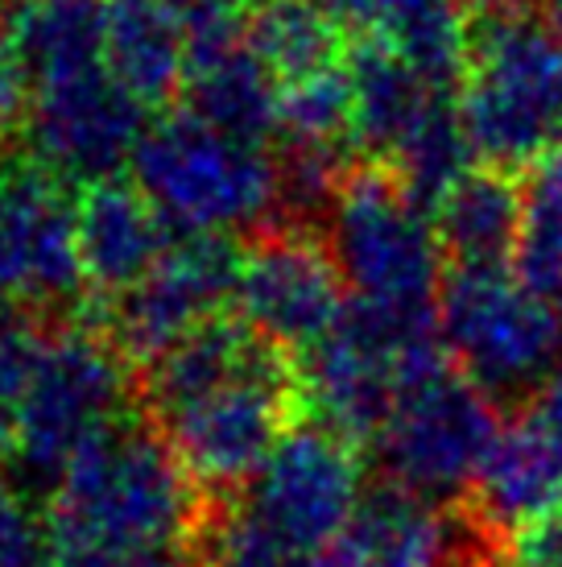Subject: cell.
<instances>
[{
  "instance_id": "cell-15",
  "label": "cell",
  "mask_w": 562,
  "mask_h": 567,
  "mask_svg": "<svg viewBox=\"0 0 562 567\" xmlns=\"http://www.w3.org/2000/svg\"><path fill=\"white\" fill-rule=\"evenodd\" d=\"M75 237L87 290L104 302L145 282L174 245L170 224L157 216L137 183L121 178L83 187L75 204Z\"/></svg>"
},
{
  "instance_id": "cell-31",
  "label": "cell",
  "mask_w": 562,
  "mask_h": 567,
  "mask_svg": "<svg viewBox=\"0 0 562 567\" xmlns=\"http://www.w3.org/2000/svg\"><path fill=\"white\" fill-rule=\"evenodd\" d=\"M125 567H204L195 555V543H170V547H157V551L137 555Z\"/></svg>"
},
{
  "instance_id": "cell-1",
  "label": "cell",
  "mask_w": 562,
  "mask_h": 567,
  "mask_svg": "<svg viewBox=\"0 0 562 567\" xmlns=\"http://www.w3.org/2000/svg\"><path fill=\"white\" fill-rule=\"evenodd\" d=\"M207 497L190 485L166 440L128 419L95 440L54 485L50 547L63 567H125L137 555L190 543Z\"/></svg>"
},
{
  "instance_id": "cell-18",
  "label": "cell",
  "mask_w": 562,
  "mask_h": 567,
  "mask_svg": "<svg viewBox=\"0 0 562 567\" xmlns=\"http://www.w3.org/2000/svg\"><path fill=\"white\" fill-rule=\"evenodd\" d=\"M281 357H290V352L261 340L236 311L207 319L204 328L190 331L183 344H174L166 357H157L154 364L140 369V414L149 423H157L174 410L190 406L195 398L211 394V390L236 378H249V373L281 361Z\"/></svg>"
},
{
  "instance_id": "cell-9",
  "label": "cell",
  "mask_w": 562,
  "mask_h": 567,
  "mask_svg": "<svg viewBox=\"0 0 562 567\" xmlns=\"http://www.w3.org/2000/svg\"><path fill=\"white\" fill-rule=\"evenodd\" d=\"M364 493L356 443L302 419L285 431L240 502L290 551L311 555L344 535Z\"/></svg>"
},
{
  "instance_id": "cell-8",
  "label": "cell",
  "mask_w": 562,
  "mask_h": 567,
  "mask_svg": "<svg viewBox=\"0 0 562 567\" xmlns=\"http://www.w3.org/2000/svg\"><path fill=\"white\" fill-rule=\"evenodd\" d=\"M294 423H302L298 361L281 357L157 419L154 431L207 502H232L266 468Z\"/></svg>"
},
{
  "instance_id": "cell-3",
  "label": "cell",
  "mask_w": 562,
  "mask_h": 567,
  "mask_svg": "<svg viewBox=\"0 0 562 567\" xmlns=\"http://www.w3.org/2000/svg\"><path fill=\"white\" fill-rule=\"evenodd\" d=\"M133 183L174 237H261L278 224V162L178 109L149 121Z\"/></svg>"
},
{
  "instance_id": "cell-25",
  "label": "cell",
  "mask_w": 562,
  "mask_h": 567,
  "mask_svg": "<svg viewBox=\"0 0 562 567\" xmlns=\"http://www.w3.org/2000/svg\"><path fill=\"white\" fill-rule=\"evenodd\" d=\"M397 183L406 187V195L430 216L435 204L447 190L464 178L468 171H476V150L468 142V128L459 121V104L455 95H438L435 104L426 109L418 125L409 128L402 145L385 162Z\"/></svg>"
},
{
  "instance_id": "cell-24",
  "label": "cell",
  "mask_w": 562,
  "mask_h": 567,
  "mask_svg": "<svg viewBox=\"0 0 562 567\" xmlns=\"http://www.w3.org/2000/svg\"><path fill=\"white\" fill-rule=\"evenodd\" d=\"M249 50L281 83L347 63V30L323 0H261L249 13Z\"/></svg>"
},
{
  "instance_id": "cell-10",
  "label": "cell",
  "mask_w": 562,
  "mask_h": 567,
  "mask_svg": "<svg viewBox=\"0 0 562 567\" xmlns=\"http://www.w3.org/2000/svg\"><path fill=\"white\" fill-rule=\"evenodd\" d=\"M244 266V245L232 237H174L162 266L108 302L104 336L128 364H154L207 319L228 316Z\"/></svg>"
},
{
  "instance_id": "cell-37",
  "label": "cell",
  "mask_w": 562,
  "mask_h": 567,
  "mask_svg": "<svg viewBox=\"0 0 562 567\" xmlns=\"http://www.w3.org/2000/svg\"><path fill=\"white\" fill-rule=\"evenodd\" d=\"M54 567H63V564H54Z\"/></svg>"
},
{
  "instance_id": "cell-28",
  "label": "cell",
  "mask_w": 562,
  "mask_h": 567,
  "mask_svg": "<svg viewBox=\"0 0 562 567\" xmlns=\"http://www.w3.org/2000/svg\"><path fill=\"white\" fill-rule=\"evenodd\" d=\"M504 567H562V505L504 543Z\"/></svg>"
},
{
  "instance_id": "cell-5",
  "label": "cell",
  "mask_w": 562,
  "mask_h": 567,
  "mask_svg": "<svg viewBox=\"0 0 562 567\" xmlns=\"http://www.w3.org/2000/svg\"><path fill=\"white\" fill-rule=\"evenodd\" d=\"M438 336L459 373L497 406H517L562 364V311L513 266H451L438 286Z\"/></svg>"
},
{
  "instance_id": "cell-2",
  "label": "cell",
  "mask_w": 562,
  "mask_h": 567,
  "mask_svg": "<svg viewBox=\"0 0 562 567\" xmlns=\"http://www.w3.org/2000/svg\"><path fill=\"white\" fill-rule=\"evenodd\" d=\"M455 104L480 166L525 174L562 150V42L533 13L471 17Z\"/></svg>"
},
{
  "instance_id": "cell-20",
  "label": "cell",
  "mask_w": 562,
  "mask_h": 567,
  "mask_svg": "<svg viewBox=\"0 0 562 567\" xmlns=\"http://www.w3.org/2000/svg\"><path fill=\"white\" fill-rule=\"evenodd\" d=\"M104 71L140 109L183 95L187 42L166 0H104Z\"/></svg>"
},
{
  "instance_id": "cell-11",
  "label": "cell",
  "mask_w": 562,
  "mask_h": 567,
  "mask_svg": "<svg viewBox=\"0 0 562 567\" xmlns=\"http://www.w3.org/2000/svg\"><path fill=\"white\" fill-rule=\"evenodd\" d=\"M145 128L149 109H140L104 66L33 87L25 109L33 166L79 187L112 183L133 166Z\"/></svg>"
},
{
  "instance_id": "cell-35",
  "label": "cell",
  "mask_w": 562,
  "mask_h": 567,
  "mask_svg": "<svg viewBox=\"0 0 562 567\" xmlns=\"http://www.w3.org/2000/svg\"><path fill=\"white\" fill-rule=\"evenodd\" d=\"M4 452H13V419L9 414H0V456Z\"/></svg>"
},
{
  "instance_id": "cell-4",
  "label": "cell",
  "mask_w": 562,
  "mask_h": 567,
  "mask_svg": "<svg viewBox=\"0 0 562 567\" xmlns=\"http://www.w3.org/2000/svg\"><path fill=\"white\" fill-rule=\"evenodd\" d=\"M137 378L104 328H59L46 336L13 419L17 468L33 485H59L95 440L133 419Z\"/></svg>"
},
{
  "instance_id": "cell-12",
  "label": "cell",
  "mask_w": 562,
  "mask_h": 567,
  "mask_svg": "<svg viewBox=\"0 0 562 567\" xmlns=\"http://www.w3.org/2000/svg\"><path fill=\"white\" fill-rule=\"evenodd\" d=\"M232 307L261 340L298 361L344 316L347 286L319 233L269 228L244 249Z\"/></svg>"
},
{
  "instance_id": "cell-32",
  "label": "cell",
  "mask_w": 562,
  "mask_h": 567,
  "mask_svg": "<svg viewBox=\"0 0 562 567\" xmlns=\"http://www.w3.org/2000/svg\"><path fill=\"white\" fill-rule=\"evenodd\" d=\"M471 17H488V13H530L533 0H468Z\"/></svg>"
},
{
  "instance_id": "cell-21",
  "label": "cell",
  "mask_w": 562,
  "mask_h": 567,
  "mask_svg": "<svg viewBox=\"0 0 562 567\" xmlns=\"http://www.w3.org/2000/svg\"><path fill=\"white\" fill-rule=\"evenodd\" d=\"M278 80L249 47L187 66L183 112L199 125L257 150L278 145Z\"/></svg>"
},
{
  "instance_id": "cell-29",
  "label": "cell",
  "mask_w": 562,
  "mask_h": 567,
  "mask_svg": "<svg viewBox=\"0 0 562 567\" xmlns=\"http://www.w3.org/2000/svg\"><path fill=\"white\" fill-rule=\"evenodd\" d=\"M30 75H25V66H21V59L13 54V47H9V38L0 33V125H9V121H17L21 112L30 109Z\"/></svg>"
},
{
  "instance_id": "cell-17",
  "label": "cell",
  "mask_w": 562,
  "mask_h": 567,
  "mask_svg": "<svg viewBox=\"0 0 562 567\" xmlns=\"http://www.w3.org/2000/svg\"><path fill=\"white\" fill-rule=\"evenodd\" d=\"M335 21L368 47L406 59L438 92H459L471 54L468 0H323Z\"/></svg>"
},
{
  "instance_id": "cell-13",
  "label": "cell",
  "mask_w": 562,
  "mask_h": 567,
  "mask_svg": "<svg viewBox=\"0 0 562 567\" xmlns=\"http://www.w3.org/2000/svg\"><path fill=\"white\" fill-rule=\"evenodd\" d=\"M87 290L75 207L38 166L0 174V311H63Z\"/></svg>"
},
{
  "instance_id": "cell-19",
  "label": "cell",
  "mask_w": 562,
  "mask_h": 567,
  "mask_svg": "<svg viewBox=\"0 0 562 567\" xmlns=\"http://www.w3.org/2000/svg\"><path fill=\"white\" fill-rule=\"evenodd\" d=\"M438 249L451 266H513L525 233V195L513 174L476 166L430 212Z\"/></svg>"
},
{
  "instance_id": "cell-34",
  "label": "cell",
  "mask_w": 562,
  "mask_h": 567,
  "mask_svg": "<svg viewBox=\"0 0 562 567\" xmlns=\"http://www.w3.org/2000/svg\"><path fill=\"white\" fill-rule=\"evenodd\" d=\"M294 567H344V564H340V555H335V547H323V551L298 555Z\"/></svg>"
},
{
  "instance_id": "cell-14",
  "label": "cell",
  "mask_w": 562,
  "mask_h": 567,
  "mask_svg": "<svg viewBox=\"0 0 562 567\" xmlns=\"http://www.w3.org/2000/svg\"><path fill=\"white\" fill-rule=\"evenodd\" d=\"M331 547L344 567H497L500 543L464 502L438 505L376 481Z\"/></svg>"
},
{
  "instance_id": "cell-23",
  "label": "cell",
  "mask_w": 562,
  "mask_h": 567,
  "mask_svg": "<svg viewBox=\"0 0 562 567\" xmlns=\"http://www.w3.org/2000/svg\"><path fill=\"white\" fill-rule=\"evenodd\" d=\"M347 80H352V150L373 162H389V154L426 116V109L438 95H447L422 80L406 59L368 42L347 50Z\"/></svg>"
},
{
  "instance_id": "cell-36",
  "label": "cell",
  "mask_w": 562,
  "mask_h": 567,
  "mask_svg": "<svg viewBox=\"0 0 562 567\" xmlns=\"http://www.w3.org/2000/svg\"><path fill=\"white\" fill-rule=\"evenodd\" d=\"M249 4H261V0H249Z\"/></svg>"
},
{
  "instance_id": "cell-6",
  "label": "cell",
  "mask_w": 562,
  "mask_h": 567,
  "mask_svg": "<svg viewBox=\"0 0 562 567\" xmlns=\"http://www.w3.org/2000/svg\"><path fill=\"white\" fill-rule=\"evenodd\" d=\"M335 266L352 299L435 311L443 286V249L422 212L385 162L360 158L347 166L340 195L323 224Z\"/></svg>"
},
{
  "instance_id": "cell-22",
  "label": "cell",
  "mask_w": 562,
  "mask_h": 567,
  "mask_svg": "<svg viewBox=\"0 0 562 567\" xmlns=\"http://www.w3.org/2000/svg\"><path fill=\"white\" fill-rule=\"evenodd\" d=\"M0 33L33 87L104 66V0H13Z\"/></svg>"
},
{
  "instance_id": "cell-16",
  "label": "cell",
  "mask_w": 562,
  "mask_h": 567,
  "mask_svg": "<svg viewBox=\"0 0 562 567\" xmlns=\"http://www.w3.org/2000/svg\"><path fill=\"white\" fill-rule=\"evenodd\" d=\"M468 514L497 543L533 526L562 505V447L533 414H513L488 447L480 473L471 481Z\"/></svg>"
},
{
  "instance_id": "cell-27",
  "label": "cell",
  "mask_w": 562,
  "mask_h": 567,
  "mask_svg": "<svg viewBox=\"0 0 562 567\" xmlns=\"http://www.w3.org/2000/svg\"><path fill=\"white\" fill-rule=\"evenodd\" d=\"M50 547L46 514L13 485H0V567H46Z\"/></svg>"
},
{
  "instance_id": "cell-30",
  "label": "cell",
  "mask_w": 562,
  "mask_h": 567,
  "mask_svg": "<svg viewBox=\"0 0 562 567\" xmlns=\"http://www.w3.org/2000/svg\"><path fill=\"white\" fill-rule=\"evenodd\" d=\"M530 414L547 426V435L550 440H559V447H562V364L550 373L547 381H542V390L533 394Z\"/></svg>"
},
{
  "instance_id": "cell-26",
  "label": "cell",
  "mask_w": 562,
  "mask_h": 567,
  "mask_svg": "<svg viewBox=\"0 0 562 567\" xmlns=\"http://www.w3.org/2000/svg\"><path fill=\"white\" fill-rule=\"evenodd\" d=\"M278 145H319L352 150V80L347 66H331L306 80L281 83L278 95Z\"/></svg>"
},
{
  "instance_id": "cell-38",
  "label": "cell",
  "mask_w": 562,
  "mask_h": 567,
  "mask_svg": "<svg viewBox=\"0 0 562 567\" xmlns=\"http://www.w3.org/2000/svg\"><path fill=\"white\" fill-rule=\"evenodd\" d=\"M497 567H500V564H497Z\"/></svg>"
},
{
  "instance_id": "cell-33",
  "label": "cell",
  "mask_w": 562,
  "mask_h": 567,
  "mask_svg": "<svg viewBox=\"0 0 562 567\" xmlns=\"http://www.w3.org/2000/svg\"><path fill=\"white\" fill-rule=\"evenodd\" d=\"M533 9H538V21L562 42V0H533Z\"/></svg>"
},
{
  "instance_id": "cell-7",
  "label": "cell",
  "mask_w": 562,
  "mask_h": 567,
  "mask_svg": "<svg viewBox=\"0 0 562 567\" xmlns=\"http://www.w3.org/2000/svg\"><path fill=\"white\" fill-rule=\"evenodd\" d=\"M500 406L447 361L397 394L373 456L381 481L438 505H459L500 435Z\"/></svg>"
}]
</instances>
